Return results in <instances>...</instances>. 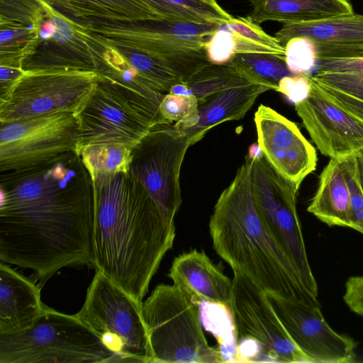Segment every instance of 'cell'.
I'll list each match as a JSON object with an SVG mask.
<instances>
[{
	"instance_id": "25",
	"label": "cell",
	"mask_w": 363,
	"mask_h": 363,
	"mask_svg": "<svg viewBox=\"0 0 363 363\" xmlns=\"http://www.w3.org/2000/svg\"><path fill=\"white\" fill-rule=\"evenodd\" d=\"M307 211L330 226L352 228L350 191L340 160L330 159L322 170Z\"/></svg>"
},
{
	"instance_id": "36",
	"label": "cell",
	"mask_w": 363,
	"mask_h": 363,
	"mask_svg": "<svg viewBox=\"0 0 363 363\" xmlns=\"http://www.w3.org/2000/svg\"><path fill=\"white\" fill-rule=\"evenodd\" d=\"M22 67L0 66V101H5L25 72Z\"/></svg>"
},
{
	"instance_id": "33",
	"label": "cell",
	"mask_w": 363,
	"mask_h": 363,
	"mask_svg": "<svg viewBox=\"0 0 363 363\" xmlns=\"http://www.w3.org/2000/svg\"><path fill=\"white\" fill-rule=\"evenodd\" d=\"M198 105V99L194 96L167 93L160 104V112L168 124H174L196 116Z\"/></svg>"
},
{
	"instance_id": "2",
	"label": "cell",
	"mask_w": 363,
	"mask_h": 363,
	"mask_svg": "<svg viewBox=\"0 0 363 363\" xmlns=\"http://www.w3.org/2000/svg\"><path fill=\"white\" fill-rule=\"evenodd\" d=\"M94 189V267L143 302L175 238L167 219L129 172L91 178Z\"/></svg>"
},
{
	"instance_id": "28",
	"label": "cell",
	"mask_w": 363,
	"mask_h": 363,
	"mask_svg": "<svg viewBox=\"0 0 363 363\" xmlns=\"http://www.w3.org/2000/svg\"><path fill=\"white\" fill-rule=\"evenodd\" d=\"M132 148L118 143H94L82 146L79 153L94 178L128 172Z\"/></svg>"
},
{
	"instance_id": "34",
	"label": "cell",
	"mask_w": 363,
	"mask_h": 363,
	"mask_svg": "<svg viewBox=\"0 0 363 363\" xmlns=\"http://www.w3.org/2000/svg\"><path fill=\"white\" fill-rule=\"evenodd\" d=\"M311 74H292L281 79L277 91L284 94L294 104L303 101L309 94Z\"/></svg>"
},
{
	"instance_id": "16",
	"label": "cell",
	"mask_w": 363,
	"mask_h": 363,
	"mask_svg": "<svg viewBox=\"0 0 363 363\" xmlns=\"http://www.w3.org/2000/svg\"><path fill=\"white\" fill-rule=\"evenodd\" d=\"M254 121L264 157L298 191L303 179L315 169L314 147L294 122L269 106L261 104Z\"/></svg>"
},
{
	"instance_id": "20",
	"label": "cell",
	"mask_w": 363,
	"mask_h": 363,
	"mask_svg": "<svg viewBox=\"0 0 363 363\" xmlns=\"http://www.w3.org/2000/svg\"><path fill=\"white\" fill-rule=\"evenodd\" d=\"M168 277L175 286L199 303L208 301L229 307L233 280L226 277L204 252L194 250L175 257Z\"/></svg>"
},
{
	"instance_id": "35",
	"label": "cell",
	"mask_w": 363,
	"mask_h": 363,
	"mask_svg": "<svg viewBox=\"0 0 363 363\" xmlns=\"http://www.w3.org/2000/svg\"><path fill=\"white\" fill-rule=\"evenodd\" d=\"M343 300L352 311L363 316V275L347 279Z\"/></svg>"
},
{
	"instance_id": "29",
	"label": "cell",
	"mask_w": 363,
	"mask_h": 363,
	"mask_svg": "<svg viewBox=\"0 0 363 363\" xmlns=\"http://www.w3.org/2000/svg\"><path fill=\"white\" fill-rule=\"evenodd\" d=\"M229 63L242 75L275 91L281 79L292 75L286 65L284 57L279 55L261 53L237 54Z\"/></svg>"
},
{
	"instance_id": "13",
	"label": "cell",
	"mask_w": 363,
	"mask_h": 363,
	"mask_svg": "<svg viewBox=\"0 0 363 363\" xmlns=\"http://www.w3.org/2000/svg\"><path fill=\"white\" fill-rule=\"evenodd\" d=\"M309 94L294 104L320 152L340 160L363 150V119L345 109L310 75Z\"/></svg>"
},
{
	"instance_id": "26",
	"label": "cell",
	"mask_w": 363,
	"mask_h": 363,
	"mask_svg": "<svg viewBox=\"0 0 363 363\" xmlns=\"http://www.w3.org/2000/svg\"><path fill=\"white\" fill-rule=\"evenodd\" d=\"M245 79L250 78L240 74L229 62L223 65L211 63L199 70L186 82L173 86L169 93L194 96L199 103L206 97L238 84Z\"/></svg>"
},
{
	"instance_id": "8",
	"label": "cell",
	"mask_w": 363,
	"mask_h": 363,
	"mask_svg": "<svg viewBox=\"0 0 363 363\" xmlns=\"http://www.w3.org/2000/svg\"><path fill=\"white\" fill-rule=\"evenodd\" d=\"M250 160L252 193L258 214L306 288L318 297V285L308 262L296 211L298 191L264 157Z\"/></svg>"
},
{
	"instance_id": "10",
	"label": "cell",
	"mask_w": 363,
	"mask_h": 363,
	"mask_svg": "<svg viewBox=\"0 0 363 363\" xmlns=\"http://www.w3.org/2000/svg\"><path fill=\"white\" fill-rule=\"evenodd\" d=\"M191 140L174 124L160 123L131 150L128 172L143 186L162 213L174 222L182 203L180 170Z\"/></svg>"
},
{
	"instance_id": "19",
	"label": "cell",
	"mask_w": 363,
	"mask_h": 363,
	"mask_svg": "<svg viewBox=\"0 0 363 363\" xmlns=\"http://www.w3.org/2000/svg\"><path fill=\"white\" fill-rule=\"evenodd\" d=\"M104 46L96 72L101 82L146 116L155 125L168 124L160 112L166 94L156 88L135 69L116 48L100 40Z\"/></svg>"
},
{
	"instance_id": "12",
	"label": "cell",
	"mask_w": 363,
	"mask_h": 363,
	"mask_svg": "<svg viewBox=\"0 0 363 363\" xmlns=\"http://www.w3.org/2000/svg\"><path fill=\"white\" fill-rule=\"evenodd\" d=\"M233 273L228 308L237 340L250 337L256 340L262 348V357L268 361L311 363L288 335L268 301L266 292L240 273Z\"/></svg>"
},
{
	"instance_id": "27",
	"label": "cell",
	"mask_w": 363,
	"mask_h": 363,
	"mask_svg": "<svg viewBox=\"0 0 363 363\" xmlns=\"http://www.w3.org/2000/svg\"><path fill=\"white\" fill-rule=\"evenodd\" d=\"M199 309L201 323L217 340L224 362H238L236 330L228 307L221 303L201 301Z\"/></svg>"
},
{
	"instance_id": "17",
	"label": "cell",
	"mask_w": 363,
	"mask_h": 363,
	"mask_svg": "<svg viewBox=\"0 0 363 363\" xmlns=\"http://www.w3.org/2000/svg\"><path fill=\"white\" fill-rule=\"evenodd\" d=\"M285 46L292 38L313 43L318 61L363 57V15L351 13L324 20L284 24L274 35Z\"/></svg>"
},
{
	"instance_id": "31",
	"label": "cell",
	"mask_w": 363,
	"mask_h": 363,
	"mask_svg": "<svg viewBox=\"0 0 363 363\" xmlns=\"http://www.w3.org/2000/svg\"><path fill=\"white\" fill-rule=\"evenodd\" d=\"M284 60L292 74H311L318 65L313 43L307 37L291 38L285 45Z\"/></svg>"
},
{
	"instance_id": "21",
	"label": "cell",
	"mask_w": 363,
	"mask_h": 363,
	"mask_svg": "<svg viewBox=\"0 0 363 363\" xmlns=\"http://www.w3.org/2000/svg\"><path fill=\"white\" fill-rule=\"evenodd\" d=\"M205 50L209 61L216 65L229 62L237 54L285 55V47L250 16H233L220 25L208 39Z\"/></svg>"
},
{
	"instance_id": "22",
	"label": "cell",
	"mask_w": 363,
	"mask_h": 363,
	"mask_svg": "<svg viewBox=\"0 0 363 363\" xmlns=\"http://www.w3.org/2000/svg\"><path fill=\"white\" fill-rule=\"evenodd\" d=\"M45 306L38 285L8 264L0 263V334L29 328Z\"/></svg>"
},
{
	"instance_id": "3",
	"label": "cell",
	"mask_w": 363,
	"mask_h": 363,
	"mask_svg": "<svg viewBox=\"0 0 363 363\" xmlns=\"http://www.w3.org/2000/svg\"><path fill=\"white\" fill-rule=\"evenodd\" d=\"M209 230L215 250L233 272L244 275L265 292L320 306L258 214L247 155L218 199Z\"/></svg>"
},
{
	"instance_id": "37",
	"label": "cell",
	"mask_w": 363,
	"mask_h": 363,
	"mask_svg": "<svg viewBox=\"0 0 363 363\" xmlns=\"http://www.w3.org/2000/svg\"><path fill=\"white\" fill-rule=\"evenodd\" d=\"M247 156L251 160H260L264 157V154L257 143H255L250 146Z\"/></svg>"
},
{
	"instance_id": "30",
	"label": "cell",
	"mask_w": 363,
	"mask_h": 363,
	"mask_svg": "<svg viewBox=\"0 0 363 363\" xmlns=\"http://www.w3.org/2000/svg\"><path fill=\"white\" fill-rule=\"evenodd\" d=\"M312 76L341 106L363 119V75L316 72Z\"/></svg>"
},
{
	"instance_id": "5",
	"label": "cell",
	"mask_w": 363,
	"mask_h": 363,
	"mask_svg": "<svg viewBox=\"0 0 363 363\" xmlns=\"http://www.w3.org/2000/svg\"><path fill=\"white\" fill-rule=\"evenodd\" d=\"M96 362L121 359L76 315L48 306L29 328L0 334V363Z\"/></svg>"
},
{
	"instance_id": "38",
	"label": "cell",
	"mask_w": 363,
	"mask_h": 363,
	"mask_svg": "<svg viewBox=\"0 0 363 363\" xmlns=\"http://www.w3.org/2000/svg\"><path fill=\"white\" fill-rule=\"evenodd\" d=\"M359 180L363 191V150L355 154Z\"/></svg>"
},
{
	"instance_id": "7",
	"label": "cell",
	"mask_w": 363,
	"mask_h": 363,
	"mask_svg": "<svg viewBox=\"0 0 363 363\" xmlns=\"http://www.w3.org/2000/svg\"><path fill=\"white\" fill-rule=\"evenodd\" d=\"M141 306L96 271L85 301L75 315L120 357L121 362L152 363Z\"/></svg>"
},
{
	"instance_id": "1",
	"label": "cell",
	"mask_w": 363,
	"mask_h": 363,
	"mask_svg": "<svg viewBox=\"0 0 363 363\" xmlns=\"http://www.w3.org/2000/svg\"><path fill=\"white\" fill-rule=\"evenodd\" d=\"M0 261L46 282L67 267H94V189L77 151L0 173Z\"/></svg>"
},
{
	"instance_id": "4",
	"label": "cell",
	"mask_w": 363,
	"mask_h": 363,
	"mask_svg": "<svg viewBox=\"0 0 363 363\" xmlns=\"http://www.w3.org/2000/svg\"><path fill=\"white\" fill-rule=\"evenodd\" d=\"M84 23L89 32L107 45L122 51L144 53L160 61L183 83L211 64L205 45L220 26L167 21Z\"/></svg>"
},
{
	"instance_id": "24",
	"label": "cell",
	"mask_w": 363,
	"mask_h": 363,
	"mask_svg": "<svg viewBox=\"0 0 363 363\" xmlns=\"http://www.w3.org/2000/svg\"><path fill=\"white\" fill-rule=\"evenodd\" d=\"M249 16L259 24L270 21L286 23L311 22L354 13L348 0H248Z\"/></svg>"
},
{
	"instance_id": "15",
	"label": "cell",
	"mask_w": 363,
	"mask_h": 363,
	"mask_svg": "<svg viewBox=\"0 0 363 363\" xmlns=\"http://www.w3.org/2000/svg\"><path fill=\"white\" fill-rule=\"evenodd\" d=\"M100 80L75 113L79 123V148L107 143L133 147L155 124Z\"/></svg>"
},
{
	"instance_id": "11",
	"label": "cell",
	"mask_w": 363,
	"mask_h": 363,
	"mask_svg": "<svg viewBox=\"0 0 363 363\" xmlns=\"http://www.w3.org/2000/svg\"><path fill=\"white\" fill-rule=\"evenodd\" d=\"M79 143L73 112L0 123V173L30 169L65 153L79 152Z\"/></svg>"
},
{
	"instance_id": "18",
	"label": "cell",
	"mask_w": 363,
	"mask_h": 363,
	"mask_svg": "<svg viewBox=\"0 0 363 363\" xmlns=\"http://www.w3.org/2000/svg\"><path fill=\"white\" fill-rule=\"evenodd\" d=\"M272 89L250 79L214 93L198 103V113L193 118L174 123L186 134L192 145L218 124L242 118L259 95Z\"/></svg>"
},
{
	"instance_id": "6",
	"label": "cell",
	"mask_w": 363,
	"mask_h": 363,
	"mask_svg": "<svg viewBox=\"0 0 363 363\" xmlns=\"http://www.w3.org/2000/svg\"><path fill=\"white\" fill-rule=\"evenodd\" d=\"M141 310L153 362H224L202 330L199 303L174 284L157 286Z\"/></svg>"
},
{
	"instance_id": "9",
	"label": "cell",
	"mask_w": 363,
	"mask_h": 363,
	"mask_svg": "<svg viewBox=\"0 0 363 363\" xmlns=\"http://www.w3.org/2000/svg\"><path fill=\"white\" fill-rule=\"evenodd\" d=\"M101 79L96 71L26 70L8 98L0 101V123L58 112L76 113Z\"/></svg>"
},
{
	"instance_id": "23",
	"label": "cell",
	"mask_w": 363,
	"mask_h": 363,
	"mask_svg": "<svg viewBox=\"0 0 363 363\" xmlns=\"http://www.w3.org/2000/svg\"><path fill=\"white\" fill-rule=\"evenodd\" d=\"M42 1L64 16L82 22H162L158 13L147 0Z\"/></svg>"
},
{
	"instance_id": "14",
	"label": "cell",
	"mask_w": 363,
	"mask_h": 363,
	"mask_svg": "<svg viewBox=\"0 0 363 363\" xmlns=\"http://www.w3.org/2000/svg\"><path fill=\"white\" fill-rule=\"evenodd\" d=\"M266 296L289 337L311 363L354 362L356 343L330 327L320 307L270 292Z\"/></svg>"
},
{
	"instance_id": "32",
	"label": "cell",
	"mask_w": 363,
	"mask_h": 363,
	"mask_svg": "<svg viewBox=\"0 0 363 363\" xmlns=\"http://www.w3.org/2000/svg\"><path fill=\"white\" fill-rule=\"evenodd\" d=\"M349 187L352 228L363 234V191L362 190L355 155L340 159Z\"/></svg>"
}]
</instances>
